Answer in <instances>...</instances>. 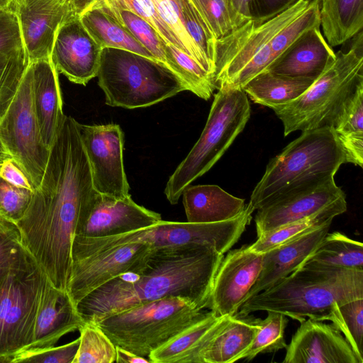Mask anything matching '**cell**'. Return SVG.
<instances>
[{"label": "cell", "mask_w": 363, "mask_h": 363, "mask_svg": "<svg viewBox=\"0 0 363 363\" xmlns=\"http://www.w3.org/2000/svg\"><path fill=\"white\" fill-rule=\"evenodd\" d=\"M97 194L79 122L65 115L40 184L17 223L25 248L59 289L67 291L76 227L89 212Z\"/></svg>", "instance_id": "obj_1"}, {"label": "cell", "mask_w": 363, "mask_h": 363, "mask_svg": "<svg viewBox=\"0 0 363 363\" xmlns=\"http://www.w3.org/2000/svg\"><path fill=\"white\" fill-rule=\"evenodd\" d=\"M224 255L208 245L152 248L128 271L96 289L77 305L84 323L169 296L208 308L216 271Z\"/></svg>", "instance_id": "obj_2"}, {"label": "cell", "mask_w": 363, "mask_h": 363, "mask_svg": "<svg viewBox=\"0 0 363 363\" xmlns=\"http://www.w3.org/2000/svg\"><path fill=\"white\" fill-rule=\"evenodd\" d=\"M319 0H298L274 17L250 20L217 39L213 80L242 87L265 71L300 35L320 27Z\"/></svg>", "instance_id": "obj_3"}, {"label": "cell", "mask_w": 363, "mask_h": 363, "mask_svg": "<svg viewBox=\"0 0 363 363\" xmlns=\"http://www.w3.org/2000/svg\"><path fill=\"white\" fill-rule=\"evenodd\" d=\"M363 298V270L304 262L270 288L247 298L235 315L258 311L281 313L302 322L328 320L335 302Z\"/></svg>", "instance_id": "obj_4"}, {"label": "cell", "mask_w": 363, "mask_h": 363, "mask_svg": "<svg viewBox=\"0 0 363 363\" xmlns=\"http://www.w3.org/2000/svg\"><path fill=\"white\" fill-rule=\"evenodd\" d=\"M353 39L350 50L336 52L333 62L301 96L273 110L283 123L284 136L296 130L335 126L363 86L362 30Z\"/></svg>", "instance_id": "obj_5"}, {"label": "cell", "mask_w": 363, "mask_h": 363, "mask_svg": "<svg viewBox=\"0 0 363 363\" xmlns=\"http://www.w3.org/2000/svg\"><path fill=\"white\" fill-rule=\"evenodd\" d=\"M344 163V151L333 128L303 131L270 160L248 205L255 211L282 194L334 177Z\"/></svg>", "instance_id": "obj_6"}, {"label": "cell", "mask_w": 363, "mask_h": 363, "mask_svg": "<svg viewBox=\"0 0 363 363\" xmlns=\"http://www.w3.org/2000/svg\"><path fill=\"white\" fill-rule=\"evenodd\" d=\"M96 77L106 104L113 107H147L189 90L164 63L118 48L101 50Z\"/></svg>", "instance_id": "obj_7"}, {"label": "cell", "mask_w": 363, "mask_h": 363, "mask_svg": "<svg viewBox=\"0 0 363 363\" xmlns=\"http://www.w3.org/2000/svg\"><path fill=\"white\" fill-rule=\"evenodd\" d=\"M206 308L169 296L115 313L94 323L116 346L141 357L171 340L206 315Z\"/></svg>", "instance_id": "obj_8"}, {"label": "cell", "mask_w": 363, "mask_h": 363, "mask_svg": "<svg viewBox=\"0 0 363 363\" xmlns=\"http://www.w3.org/2000/svg\"><path fill=\"white\" fill-rule=\"evenodd\" d=\"M217 89L200 138L167 182L164 194L171 204L177 203L186 188L218 162L250 117V101L242 89L222 85Z\"/></svg>", "instance_id": "obj_9"}, {"label": "cell", "mask_w": 363, "mask_h": 363, "mask_svg": "<svg viewBox=\"0 0 363 363\" xmlns=\"http://www.w3.org/2000/svg\"><path fill=\"white\" fill-rule=\"evenodd\" d=\"M46 277L28 252L0 282V362L33 343Z\"/></svg>", "instance_id": "obj_10"}, {"label": "cell", "mask_w": 363, "mask_h": 363, "mask_svg": "<svg viewBox=\"0 0 363 363\" xmlns=\"http://www.w3.org/2000/svg\"><path fill=\"white\" fill-rule=\"evenodd\" d=\"M152 247L147 242L116 243L74 235L67 292L76 306L91 291L128 271Z\"/></svg>", "instance_id": "obj_11"}, {"label": "cell", "mask_w": 363, "mask_h": 363, "mask_svg": "<svg viewBox=\"0 0 363 363\" xmlns=\"http://www.w3.org/2000/svg\"><path fill=\"white\" fill-rule=\"evenodd\" d=\"M30 62L18 91L0 121V140L26 172L34 189L44 175L50 149L43 141L33 100Z\"/></svg>", "instance_id": "obj_12"}, {"label": "cell", "mask_w": 363, "mask_h": 363, "mask_svg": "<svg viewBox=\"0 0 363 363\" xmlns=\"http://www.w3.org/2000/svg\"><path fill=\"white\" fill-rule=\"evenodd\" d=\"M254 211L246 205L237 217L215 223L161 220L154 225L121 234L127 242H147L152 248L208 245L224 255L239 240L250 223Z\"/></svg>", "instance_id": "obj_13"}, {"label": "cell", "mask_w": 363, "mask_h": 363, "mask_svg": "<svg viewBox=\"0 0 363 363\" xmlns=\"http://www.w3.org/2000/svg\"><path fill=\"white\" fill-rule=\"evenodd\" d=\"M79 129L95 190L115 199L130 196L123 164L124 134L120 125L79 123Z\"/></svg>", "instance_id": "obj_14"}, {"label": "cell", "mask_w": 363, "mask_h": 363, "mask_svg": "<svg viewBox=\"0 0 363 363\" xmlns=\"http://www.w3.org/2000/svg\"><path fill=\"white\" fill-rule=\"evenodd\" d=\"M347 206L346 196L334 177L282 194L257 208V237L279 227L313 216L324 209Z\"/></svg>", "instance_id": "obj_15"}, {"label": "cell", "mask_w": 363, "mask_h": 363, "mask_svg": "<svg viewBox=\"0 0 363 363\" xmlns=\"http://www.w3.org/2000/svg\"><path fill=\"white\" fill-rule=\"evenodd\" d=\"M263 254L247 245L229 250L214 277L208 309L220 316L235 315L259 277Z\"/></svg>", "instance_id": "obj_16"}, {"label": "cell", "mask_w": 363, "mask_h": 363, "mask_svg": "<svg viewBox=\"0 0 363 363\" xmlns=\"http://www.w3.org/2000/svg\"><path fill=\"white\" fill-rule=\"evenodd\" d=\"M13 11L29 62L50 57L60 26L76 13L71 0H16Z\"/></svg>", "instance_id": "obj_17"}, {"label": "cell", "mask_w": 363, "mask_h": 363, "mask_svg": "<svg viewBox=\"0 0 363 363\" xmlns=\"http://www.w3.org/2000/svg\"><path fill=\"white\" fill-rule=\"evenodd\" d=\"M101 50L74 13L60 26L50 57L58 73L85 86L97 75Z\"/></svg>", "instance_id": "obj_18"}, {"label": "cell", "mask_w": 363, "mask_h": 363, "mask_svg": "<svg viewBox=\"0 0 363 363\" xmlns=\"http://www.w3.org/2000/svg\"><path fill=\"white\" fill-rule=\"evenodd\" d=\"M161 220L160 213L137 204L130 196L115 199L98 193L89 213L77 225L74 235L112 236L154 225Z\"/></svg>", "instance_id": "obj_19"}, {"label": "cell", "mask_w": 363, "mask_h": 363, "mask_svg": "<svg viewBox=\"0 0 363 363\" xmlns=\"http://www.w3.org/2000/svg\"><path fill=\"white\" fill-rule=\"evenodd\" d=\"M287 345L284 363H361L333 325L305 319Z\"/></svg>", "instance_id": "obj_20"}, {"label": "cell", "mask_w": 363, "mask_h": 363, "mask_svg": "<svg viewBox=\"0 0 363 363\" xmlns=\"http://www.w3.org/2000/svg\"><path fill=\"white\" fill-rule=\"evenodd\" d=\"M84 323L68 292L55 287L46 277L36 315L33 341L26 350L55 346L62 336L79 330Z\"/></svg>", "instance_id": "obj_21"}, {"label": "cell", "mask_w": 363, "mask_h": 363, "mask_svg": "<svg viewBox=\"0 0 363 363\" xmlns=\"http://www.w3.org/2000/svg\"><path fill=\"white\" fill-rule=\"evenodd\" d=\"M319 28L304 32L266 71L287 77L317 79L335 57Z\"/></svg>", "instance_id": "obj_22"}, {"label": "cell", "mask_w": 363, "mask_h": 363, "mask_svg": "<svg viewBox=\"0 0 363 363\" xmlns=\"http://www.w3.org/2000/svg\"><path fill=\"white\" fill-rule=\"evenodd\" d=\"M331 223L263 253L262 269L247 299L267 290L298 269L320 245Z\"/></svg>", "instance_id": "obj_23"}, {"label": "cell", "mask_w": 363, "mask_h": 363, "mask_svg": "<svg viewBox=\"0 0 363 363\" xmlns=\"http://www.w3.org/2000/svg\"><path fill=\"white\" fill-rule=\"evenodd\" d=\"M33 100L40 135L50 149L65 116L58 72L51 57L30 62Z\"/></svg>", "instance_id": "obj_24"}, {"label": "cell", "mask_w": 363, "mask_h": 363, "mask_svg": "<svg viewBox=\"0 0 363 363\" xmlns=\"http://www.w3.org/2000/svg\"><path fill=\"white\" fill-rule=\"evenodd\" d=\"M229 316L209 311L171 340L148 355L152 363H203V354Z\"/></svg>", "instance_id": "obj_25"}, {"label": "cell", "mask_w": 363, "mask_h": 363, "mask_svg": "<svg viewBox=\"0 0 363 363\" xmlns=\"http://www.w3.org/2000/svg\"><path fill=\"white\" fill-rule=\"evenodd\" d=\"M182 196L187 221L190 223H215L233 219L247 205L244 199L213 184L189 185Z\"/></svg>", "instance_id": "obj_26"}, {"label": "cell", "mask_w": 363, "mask_h": 363, "mask_svg": "<svg viewBox=\"0 0 363 363\" xmlns=\"http://www.w3.org/2000/svg\"><path fill=\"white\" fill-rule=\"evenodd\" d=\"M79 16L85 29L102 49H122L155 59L128 30L102 6L93 3Z\"/></svg>", "instance_id": "obj_27"}, {"label": "cell", "mask_w": 363, "mask_h": 363, "mask_svg": "<svg viewBox=\"0 0 363 363\" xmlns=\"http://www.w3.org/2000/svg\"><path fill=\"white\" fill-rule=\"evenodd\" d=\"M252 318L229 316L203 354V363H232L241 359L257 331Z\"/></svg>", "instance_id": "obj_28"}, {"label": "cell", "mask_w": 363, "mask_h": 363, "mask_svg": "<svg viewBox=\"0 0 363 363\" xmlns=\"http://www.w3.org/2000/svg\"><path fill=\"white\" fill-rule=\"evenodd\" d=\"M320 25L330 46L352 38L363 27V0H319Z\"/></svg>", "instance_id": "obj_29"}, {"label": "cell", "mask_w": 363, "mask_h": 363, "mask_svg": "<svg viewBox=\"0 0 363 363\" xmlns=\"http://www.w3.org/2000/svg\"><path fill=\"white\" fill-rule=\"evenodd\" d=\"M313 82V79L287 77L265 70L248 81L242 89L253 102L274 110L298 98Z\"/></svg>", "instance_id": "obj_30"}, {"label": "cell", "mask_w": 363, "mask_h": 363, "mask_svg": "<svg viewBox=\"0 0 363 363\" xmlns=\"http://www.w3.org/2000/svg\"><path fill=\"white\" fill-rule=\"evenodd\" d=\"M345 156L346 163L363 164V86L344 109L333 128Z\"/></svg>", "instance_id": "obj_31"}, {"label": "cell", "mask_w": 363, "mask_h": 363, "mask_svg": "<svg viewBox=\"0 0 363 363\" xmlns=\"http://www.w3.org/2000/svg\"><path fill=\"white\" fill-rule=\"evenodd\" d=\"M305 262L325 267L363 270V245L340 232H328Z\"/></svg>", "instance_id": "obj_32"}, {"label": "cell", "mask_w": 363, "mask_h": 363, "mask_svg": "<svg viewBox=\"0 0 363 363\" xmlns=\"http://www.w3.org/2000/svg\"><path fill=\"white\" fill-rule=\"evenodd\" d=\"M347 208V206H333L304 219L279 227L257 237V240L247 245V247L257 253H265L328 223H332L333 218L345 213Z\"/></svg>", "instance_id": "obj_33"}, {"label": "cell", "mask_w": 363, "mask_h": 363, "mask_svg": "<svg viewBox=\"0 0 363 363\" xmlns=\"http://www.w3.org/2000/svg\"><path fill=\"white\" fill-rule=\"evenodd\" d=\"M168 66L187 84L189 91L208 100L216 89L211 75L191 56L174 45L165 43Z\"/></svg>", "instance_id": "obj_34"}, {"label": "cell", "mask_w": 363, "mask_h": 363, "mask_svg": "<svg viewBox=\"0 0 363 363\" xmlns=\"http://www.w3.org/2000/svg\"><path fill=\"white\" fill-rule=\"evenodd\" d=\"M328 320L343 335L362 363L363 298L335 302Z\"/></svg>", "instance_id": "obj_35"}, {"label": "cell", "mask_w": 363, "mask_h": 363, "mask_svg": "<svg viewBox=\"0 0 363 363\" xmlns=\"http://www.w3.org/2000/svg\"><path fill=\"white\" fill-rule=\"evenodd\" d=\"M286 317L281 313L267 311V316L264 319L252 318L258 327L257 331L241 359L250 361L260 353L273 352L286 348L287 344L284 333L288 323Z\"/></svg>", "instance_id": "obj_36"}, {"label": "cell", "mask_w": 363, "mask_h": 363, "mask_svg": "<svg viewBox=\"0 0 363 363\" xmlns=\"http://www.w3.org/2000/svg\"><path fill=\"white\" fill-rule=\"evenodd\" d=\"M190 1L216 40L247 21L236 10L232 0Z\"/></svg>", "instance_id": "obj_37"}, {"label": "cell", "mask_w": 363, "mask_h": 363, "mask_svg": "<svg viewBox=\"0 0 363 363\" xmlns=\"http://www.w3.org/2000/svg\"><path fill=\"white\" fill-rule=\"evenodd\" d=\"M94 3L102 6L111 13L152 54L155 60L168 66L164 50V44L167 42L150 23L128 10L99 2Z\"/></svg>", "instance_id": "obj_38"}, {"label": "cell", "mask_w": 363, "mask_h": 363, "mask_svg": "<svg viewBox=\"0 0 363 363\" xmlns=\"http://www.w3.org/2000/svg\"><path fill=\"white\" fill-rule=\"evenodd\" d=\"M79 345L73 363H113L116 345L94 323H85L79 330Z\"/></svg>", "instance_id": "obj_39"}, {"label": "cell", "mask_w": 363, "mask_h": 363, "mask_svg": "<svg viewBox=\"0 0 363 363\" xmlns=\"http://www.w3.org/2000/svg\"><path fill=\"white\" fill-rule=\"evenodd\" d=\"M28 64L24 48L0 55V121L14 99Z\"/></svg>", "instance_id": "obj_40"}, {"label": "cell", "mask_w": 363, "mask_h": 363, "mask_svg": "<svg viewBox=\"0 0 363 363\" xmlns=\"http://www.w3.org/2000/svg\"><path fill=\"white\" fill-rule=\"evenodd\" d=\"M152 1L160 17L180 40L187 54L201 65L211 75L213 80L212 69L209 64L192 40L184 26L179 0Z\"/></svg>", "instance_id": "obj_41"}, {"label": "cell", "mask_w": 363, "mask_h": 363, "mask_svg": "<svg viewBox=\"0 0 363 363\" xmlns=\"http://www.w3.org/2000/svg\"><path fill=\"white\" fill-rule=\"evenodd\" d=\"M179 3L184 26L209 64L213 77L216 39L190 0H179Z\"/></svg>", "instance_id": "obj_42"}, {"label": "cell", "mask_w": 363, "mask_h": 363, "mask_svg": "<svg viewBox=\"0 0 363 363\" xmlns=\"http://www.w3.org/2000/svg\"><path fill=\"white\" fill-rule=\"evenodd\" d=\"M95 2L134 13L150 23L167 43L174 45L187 54L180 40L159 15L152 0H96Z\"/></svg>", "instance_id": "obj_43"}, {"label": "cell", "mask_w": 363, "mask_h": 363, "mask_svg": "<svg viewBox=\"0 0 363 363\" xmlns=\"http://www.w3.org/2000/svg\"><path fill=\"white\" fill-rule=\"evenodd\" d=\"M28 252L17 223L0 216V282Z\"/></svg>", "instance_id": "obj_44"}, {"label": "cell", "mask_w": 363, "mask_h": 363, "mask_svg": "<svg viewBox=\"0 0 363 363\" xmlns=\"http://www.w3.org/2000/svg\"><path fill=\"white\" fill-rule=\"evenodd\" d=\"M79 337L62 346H52L36 350H23L5 358L2 362L73 363Z\"/></svg>", "instance_id": "obj_45"}, {"label": "cell", "mask_w": 363, "mask_h": 363, "mask_svg": "<svg viewBox=\"0 0 363 363\" xmlns=\"http://www.w3.org/2000/svg\"><path fill=\"white\" fill-rule=\"evenodd\" d=\"M33 191L15 186L0 178V216L17 223L26 213Z\"/></svg>", "instance_id": "obj_46"}, {"label": "cell", "mask_w": 363, "mask_h": 363, "mask_svg": "<svg viewBox=\"0 0 363 363\" xmlns=\"http://www.w3.org/2000/svg\"><path fill=\"white\" fill-rule=\"evenodd\" d=\"M298 0H232L247 21H265L279 14Z\"/></svg>", "instance_id": "obj_47"}, {"label": "cell", "mask_w": 363, "mask_h": 363, "mask_svg": "<svg viewBox=\"0 0 363 363\" xmlns=\"http://www.w3.org/2000/svg\"><path fill=\"white\" fill-rule=\"evenodd\" d=\"M23 48L18 21L13 9L0 12V55Z\"/></svg>", "instance_id": "obj_48"}, {"label": "cell", "mask_w": 363, "mask_h": 363, "mask_svg": "<svg viewBox=\"0 0 363 363\" xmlns=\"http://www.w3.org/2000/svg\"><path fill=\"white\" fill-rule=\"evenodd\" d=\"M0 178L15 186L34 191L27 174L12 157L0 162Z\"/></svg>", "instance_id": "obj_49"}, {"label": "cell", "mask_w": 363, "mask_h": 363, "mask_svg": "<svg viewBox=\"0 0 363 363\" xmlns=\"http://www.w3.org/2000/svg\"><path fill=\"white\" fill-rule=\"evenodd\" d=\"M116 357L115 362L117 363H150V360L132 353L125 349L116 346Z\"/></svg>", "instance_id": "obj_50"}, {"label": "cell", "mask_w": 363, "mask_h": 363, "mask_svg": "<svg viewBox=\"0 0 363 363\" xmlns=\"http://www.w3.org/2000/svg\"><path fill=\"white\" fill-rule=\"evenodd\" d=\"M96 0H71L74 12L80 14L86 8Z\"/></svg>", "instance_id": "obj_51"}, {"label": "cell", "mask_w": 363, "mask_h": 363, "mask_svg": "<svg viewBox=\"0 0 363 363\" xmlns=\"http://www.w3.org/2000/svg\"><path fill=\"white\" fill-rule=\"evenodd\" d=\"M16 0H0V12L7 9H13Z\"/></svg>", "instance_id": "obj_52"}, {"label": "cell", "mask_w": 363, "mask_h": 363, "mask_svg": "<svg viewBox=\"0 0 363 363\" xmlns=\"http://www.w3.org/2000/svg\"><path fill=\"white\" fill-rule=\"evenodd\" d=\"M8 157H11V156L7 152V151L6 150V149L4 148L3 144L1 143V142L0 140V162H1L4 159H5Z\"/></svg>", "instance_id": "obj_53"}, {"label": "cell", "mask_w": 363, "mask_h": 363, "mask_svg": "<svg viewBox=\"0 0 363 363\" xmlns=\"http://www.w3.org/2000/svg\"></svg>", "instance_id": "obj_54"}]
</instances>
